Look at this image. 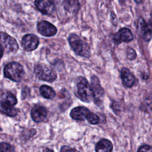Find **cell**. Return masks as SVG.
<instances>
[{"label":"cell","instance_id":"1","mask_svg":"<svg viewBox=\"0 0 152 152\" xmlns=\"http://www.w3.org/2000/svg\"><path fill=\"white\" fill-rule=\"evenodd\" d=\"M17 103V99L12 93H4L0 97V112L8 116L17 115V110L13 106Z\"/></svg>","mask_w":152,"mask_h":152},{"label":"cell","instance_id":"2","mask_svg":"<svg viewBox=\"0 0 152 152\" xmlns=\"http://www.w3.org/2000/svg\"><path fill=\"white\" fill-rule=\"evenodd\" d=\"M69 43L74 50L78 55L88 58L90 56V49L87 43L81 39L76 34H71L68 37Z\"/></svg>","mask_w":152,"mask_h":152},{"label":"cell","instance_id":"3","mask_svg":"<svg viewBox=\"0 0 152 152\" xmlns=\"http://www.w3.org/2000/svg\"><path fill=\"white\" fill-rule=\"evenodd\" d=\"M77 94L78 98L84 102H90L92 100H94V95L91 87L84 77H80L78 78Z\"/></svg>","mask_w":152,"mask_h":152},{"label":"cell","instance_id":"4","mask_svg":"<svg viewBox=\"0 0 152 152\" xmlns=\"http://www.w3.org/2000/svg\"><path fill=\"white\" fill-rule=\"evenodd\" d=\"M5 77L15 82L21 81L24 75V69L21 64L16 62L7 64L4 70Z\"/></svg>","mask_w":152,"mask_h":152},{"label":"cell","instance_id":"5","mask_svg":"<svg viewBox=\"0 0 152 152\" xmlns=\"http://www.w3.org/2000/svg\"><path fill=\"white\" fill-rule=\"evenodd\" d=\"M34 72L37 78L48 82H53L57 77L53 69L44 64L36 65L34 68Z\"/></svg>","mask_w":152,"mask_h":152},{"label":"cell","instance_id":"6","mask_svg":"<svg viewBox=\"0 0 152 152\" xmlns=\"http://www.w3.org/2000/svg\"><path fill=\"white\" fill-rule=\"evenodd\" d=\"M0 43L7 52H14L18 49L15 39L5 33H0Z\"/></svg>","mask_w":152,"mask_h":152},{"label":"cell","instance_id":"7","mask_svg":"<svg viewBox=\"0 0 152 152\" xmlns=\"http://www.w3.org/2000/svg\"><path fill=\"white\" fill-rule=\"evenodd\" d=\"M91 87L94 95V100L96 104H100L102 102L104 96V90L100 85L99 78L96 75L91 77Z\"/></svg>","mask_w":152,"mask_h":152},{"label":"cell","instance_id":"8","mask_svg":"<svg viewBox=\"0 0 152 152\" xmlns=\"http://www.w3.org/2000/svg\"><path fill=\"white\" fill-rule=\"evenodd\" d=\"M34 4L37 9L45 15H52L55 10L53 0H35Z\"/></svg>","mask_w":152,"mask_h":152},{"label":"cell","instance_id":"9","mask_svg":"<svg viewBox=\"0 0 152 152\" xmlns=\"http://www.w3.org/2000/svg\"><path fill=\"white\" fill-rule=\"evenodd\" d=\"M138 28L145 41L148 42L152 38V25L147 23L142 17L138 21Z\"/></svg>","mask_w":152,"mask_h":152},{"label":"cell","instance_id":"10","mask_svg":"<svg viewBox=\"0 0 152 152\" xmlns=\"http://www.w3.org/2000/svg\"><path fill=\"white\" fill-rule=\"evenodd\" d=\"M113 39L116 45H119L122 42H129L133 39V34L129 28H122L114 34Z\"/></svg>","mask_w":152,"mask_h":152},{"label":"cell","instance_id":"11","mask_svg":"<svg viewBox=\"0 0 152 152\" xmlns=\"http://www.w3.org/2000/svg\"><path fill=\"white\" fill-rule=\"evenodd\" d=\"M37 29L39 33L44 36H52L57 32L55 26L46 21H39L37 24Z\"/></svg>","mask_w":152,"mask_h":152},{"label":"cell","instance_id":"12","mask_svg":"<svg viewBox=\"0 0 152 152\" xmlns=\"http://www.w3.org/2000/svg\"><path fill=\"white\" fill-rule=\"evenodd\" d=\"M39 43L38 37L32 34L25 35L21 40L23 48L27 51H32L36 49Z\"/></svg>","mask_w":152,"mask_h":152},{"label":"cell","instance_id":"13","mask_svg":"<svg viewBox=\"0 0 152 152\" xmlns=\"http://www.w3.org/2000/svg\"><path fill=\"white\" fill-rule=\"evenodd\" d=\"M91 112L86 107L78 106L73 108L70 112V116L75 120L84 121L88 119Z\"/></svg>","mask_w":152,"mask_h":152},{"label":"cell","instance_id":"14","mask_svg":"<svg viewBox=\"0 0 152 152\" xmlns=\"http://www.w3.org/2000/svg\"><path fill=\"white\" fill-rule=\"evenodd\" d=\"M48 115L46 109L40 105L34 106L31 110V116L33 120L36 122L43 121Z\"/></svg>","mask_w":152,"mask_h":152},{"label":"cell","instance_id":"15","mask_svg":"<svg viewBox=\"0 0 152 152\" xmlns=\"http://www.w3.org/2000/svg\"><path fill=\"white\" fill-rule=\"evenodd\" d=\"M121 77L123 84L126 87H131L134 86L135 78L129 69L123 68L121 72Z\"/></svg>","mask_w":152,"mask_h":152},{"label":"cell","instance_id":"16","mask_svg":"<svg viewBox=\"0 0 152 152\" xmlns=\"http://www.w3.org/2000/svg\"><path fill=\"white\" fill-rule=\"evenodd\" d=\"M58 5H62L67 12H77L79 8L78 0H56Z\"/></svg>","mask_w":152,"mask_h":152},{"label":"cell","instance_id":"17","mask_svg":"<svg viewBox=\"0 0 152 152\" xmlns=\"http://www.w3.org/2000/svg\"><path fill=\"white\" fill-rule=\"evenodd\" d=\"M113 145L110 141L107 139H101L96 144V152H112Z\"/></svg>","mask_w":152,"mask_h":152},{"label":"cell","instance_id":"18","mask_svg":"<svg viewBox=\"0 0 152 152\" xmlns=\"http://www.w3.org/2000/svg\"><path fill=\"white\" fill-rule=\"evenodd\" d=\"M40 92L43 97L48 99H53L56 95L52 88L46 85H43L40 87Z\"/></svg>","mask_w":152,"mask_h":152},{"label":"cell","instance_id":"19","mask_svg":"<svg viewBox=\"0 0 152 152\" xmlns=\"http://www.w3.org/2000/svg\"><path fill=\"white\" fill-rule=\"evenodd\" d=\"M0 152H15L14 148L7 142L0 143Z\"/></svg>","mask_w":152,"mask_h":152},{"label":"cell","instance_id":"20","mask_svg":"<svg viewBox=\"0 0 152 152\" xmlns=\"http://www.w3.org/2000/svg\"><path fill=\"white\" fill-rule=\"evenodd\" d=\"M87 121L90 124L96 125L99 122L100 120H99V116L91 112V113H90V115H89V116L87 119Z\"/></svg>","mask_w":152,"mask_h":152},{"label":"cell","instance_id":"21","mask_svg":"<svg viewBox=\"0 0 152 152\" xmlns=\"http://www.w3.org/2000/svg\"><path fill=\"white\" fill-rule=\"evenodd\" d=\"M137 57L135 50L132 48H128L126 49V58L129 60H133Z\"/></svg>","mask_w":152,"mask_h":152},{"label":"cell","instance_id":"22","mask_svg":"<svg viewBox=\"0 0 152 152\" xmlns=\"http://www.w3.org/2000/svg\"><path fill=\"white\" fill-rule=\"evenodd\" d=\"M137 152H152V147L148 145H143L138 148Z\"/></svg>","mask_w":152,"mask_h":152},{"label":"cell","instance_id":"23","mask_svg":"<svg viewBox=\"0 0 152 152\" xmlns=\"http://www.w3.org/2000/svg\"><path fill=\"white\" fill-rule=\"evenodd\" d=\"M60 151L61 152H79L76 149L71 148V147H69L68 146H66V145L62 146L61 148Z\"/></svg>","mask_w":152,"mask_h":152},{"label":"cell","instance_id":"24","mask_svg":"<svg viewBox=\"0 0 152 152\" xmlns=\"http://www.w3.org/2000/svg\"><path fill=\"white\" fill-rule=\"evenodd\" d=\"M3 52H4V49L1 44L0 43V58L3 55Z\"/></svg>","mask_w":152,"mask_h":152},{"label":"cell","instance_id":"25","mask_svg":"<svg viewBox=\"0 0 152 152\" xmlns=\"http://www.w3.org/2000/svg\"><path fill=\"white\" fill-rule=\"evenodd\" d=\"M43 152H53V151L52 150H50L48 148H45L44 150H43Z\"/></svg>","mask_w":152,"mask_h":152},{"label":"cell","instance_id":"26","mask_svg":"<svg viewBox=\"0 0 152 152\" xmlns=\"http://www.w3.org/2000/svg\"><path fill=\"white\" fill-rule=\"evenodd\" d=\"M134 1H135L137 4H140V3H141V2L142 1V0H134Z\"/></svg>","mask_w":152,"mask_h":152}]
</instances>
